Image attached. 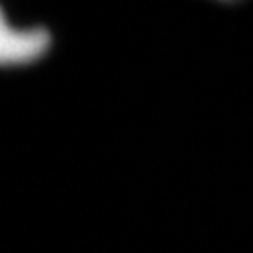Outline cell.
<instances>
[{
	"label": "cell",
	"instance_id": "obj_1",
	"mask_svg": "<svg viewBox=\"0 0 253 253\" xmlns=\"http://www.w3.org/2000/svg\"><path fill=\"white\" fill-rule=\"evenodd\" d=\"M51 34L44 27H18L0 5V67H27L51 49Z\"/></svg>",
	"mask_w": 253,
	"mask_h": 253
},
{
	"label": "cell",
	"instance_id": "obj_2",
	"mask_svg": "<svg viewBox=\"0 0 253 253\" xmlns=\"http://www.w3.org/2000/svg\"><path fill=\"white\" fill-rule=\"evenodd\" d=\"M225 2H230V0H225Z\"/></svg>",
	"mask_w": 253,
	"mask_h": 253
}]
</instances>
